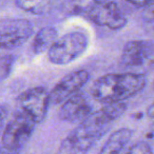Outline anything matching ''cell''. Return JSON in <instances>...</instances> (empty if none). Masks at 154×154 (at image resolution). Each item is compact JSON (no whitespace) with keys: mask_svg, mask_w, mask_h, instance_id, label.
I'll list each match as a JSON object with an SVG mask.
<instances>
[{"mask_svg":"<svg viewBox=\"0 0 154 154\" xmlns=\"http://www.w3.org/2000/svg\"><path fill=\"white\" fill-rule=\"evenodd\" d=\"M145 74L133 72L110 73L97 78L91 87V96L101 103L124 101L146 87Z\"/></svg>","mask_w":154,"mask_h":154,"instance_id":"obj_1","label":"cell"},{"mask_svg":"<svg viewBox=\"0 0 154 154\" xmlns=\"http://www.w3.org/2000/svg\"><path fill=\"white\" fill-rule=\"evenodd\" d=\"M88 47V36L80 31H73L54 41L48 51V58L54 64L66 66L79 58Z\"/></svg>","mask_w":154,"mask_h":154,"instance_id":"obj_2","label":"cell"},{"mask_svg":"<svg viewBox=\"0 0 154 154\" xmlns=\"http://www.w3.org/2000/svg\"><path fill=\"white\" fill-rule=\"evenodd\" d=\"M109 127L100 126L90 117L77 127L61 143V149L76 154H84L103 137Z\"/></svg>","mask_w":154,"mask_h":154,"instance_id":"obj_3","label":"cell"},{"mask_svg":"<svg viewBox=\"0 0 154 154\" xmlns=\"http://www.w3.org/2000/svg\"><path fill=\"white\" fill-rule=\"evenodd\" d=\"M35 126L36 124L29 116L17 111L13 119L5 126L2 134V145L9 149L20 152L30 140Z\"/></svg>","mask_w":154,"mask_h":154,"instance_id":"obj_4","label":"cell"},{"mask_svg":"<svg viewBox=\"0 0 154 154\" xmlns=\"http://www.w3.org/2000/svg\"><path fill=\"white\" fill-rule=\"evenodd\" d=\"M18 111L24 113L36 125L45 120L50 106L49 92L43 87H35L22 92L17 98Z\"/></svg>","mask_w":154,"mask_h":154,"instance_id":"obj_5","label":"cell"},{"mask_svg":"<svg viewBox=\"0 0 154 154\" xmlns=\"http://www.w3.org/2000/svg\"><path fill=\"white\" fill-rule=\"evenodd\" d=\"M33 34V24L22 18L0 20V49H15L24 43Z\"/></svg>","mask_w":154,"mask_h":154,"instance_id":"obj_6","label":"cell"},{"mask_svg":"<svg viewBox=\"0 0 154 154\" xmlns=\"http://www.w3.org/2000/svg\"><path fill=\"white\" fill-rule=\"evenodd\" d=\"M89 79L90 73L87 70H77L69 73L49 92L50 105H61L68 98L79 92Z\"/></svg>","mask_w":154,"mask_h":154,"instance_id":"obj_7","label":"cell"},{"mask_svg":"<svg viewBox=\"0 0 154 154\" xmlns=\"http://www.w3.org/2000/svg\"><path fill=\"white\" fill-rule=\"evenodd\" d=\"M90 21L110 30H120L128 22L126 14L113 0L99 5L86 15Z\"/></svg>","mask_w":154,"mask_h":154,"instance_id":"obj_8","label":"cell"},{"mask_svg":"<svg viewBox=\"0 0 154 154\" xmlns=\"http://www.w3.org/2000/svg\"><path fill=\"white\" fill-rule=\"evenodd\" d=\"M93 108L84 93H77L61 103L58 117L62 122L79 125L90 117Z\"/></svg>","mask_w":154,"mask_h":154,"instance_id":"obj_9","label":"cell"},{"mask_svg":"<svg viewBox=\"0 0 154 154\" xmlns=\"http://www.w3.org/2000/svg\"><path fill=\"white\" fill-rule=\"evenodd\" d=\"M152 43L145 40H131L125 45L122 52V64L127 68L141 66L152 54Z\"/></svg>","mask_w":154,"mask_h":154,"instance_id":"obj_10","label":"cell"},{"mask_svg":"<svg viewBox=\"0 0 154 154\" xmlns=\"http://www.w3.org/2000/svg\"><path fill=\"white\" fill-rule=\"evenodd\" d=\"M126 103L124 101H116V103H105V106L97 110L96 112H93L90 115V118L100 126L110 127V124L124 115L127 111Z\"/></svg>","mask_w":154,"mask_h":154,"instance_id":"obj_11","label":"cell"},{"mask_svg":"<svg viewBox=\"0 0 154 154\" xmlns=\"http://www.w3.org/2000/svg\"><path fill=\"white\" fill-rule=\"evenodd\" d=\"M132 137V131L128 128H122L114 131L99 150L98 154H120Z\"/></svg>","mask_w":154,"mask_h":154,"instance_id":"obj_12","label":"cell"},{"mask_svg":"<svg viewBox=\"0 0 154 154\" xmlns=\"http://www.w3.org/2000/svg\"><path fill=\"white\" fill-rule=\"evenodd\" d=\"M58 38V32L53 26H45L35 35L32 43V49L35 54H41L49 51L54 41Z\"/></svg>","mask_w":154,"mask_h":154,"instance_id":"obj_13","label":"cell"},{"mask_svg":"<svg viewBox=\"0 0 154 154\" xmlns=\"http://www.w3.org/2000/svg\"><path fill=\"white\" fill-rule=\"evenodd\" d=\"M52 2L53 0H16L18 8L34 15L45 14L51 8Z\"/></svg>","mask_w":154,"mask_h":154,"instance_id":"obj_14","label":"cell"},{"mask_svg":"<svg viewBox=\"0 0 154 154\" xmlns=\"http://www.w3.org/2000/svg\"><path fill=\"white\" fill-rule=\"evenodd\" d=\"M110 1V0H70L69 12L72 15H85L98 7L99 5Z\"/></svg>","mask_w":154,"mask_h":154,"instance_id":"obj_15","label":"cell"},{"mask_svg":"<svg viewBox=\"0 0 154 154\" xmlns=\"http://www.w3.org/2000/svg\"><path fill=\"white\" fill-rule=\"evenodd\" d=\"M140 20L143 28L149 31H154V1L143 8Z\"/></svg>","mask_w":154,"mask_h":154,"instance_id":"obj_16","label":"cell"},{"mask_svg":"<svg viewBox=\"0 0 154 154\" xmlns=\"http://www.w3.org/2000/svg\"><path fill=\"white\" fill-rule=\"evenodd\" d=\"M14 64L12 55H3L0 57V82H2L10 75Z\"/></svg>","mask_w":154,"mask_h":154,"instance_id":"obj_17","label":"cell"},{"mask_svg":"<svg viewBox=\"0 0 154 154\" xmlns=\"http://www.w3.org/2000/svg\"><path fill=\"white\" fill-rule=\"evenodd\" d=\"M126 154H154V152L152 147L147 141L140 140L131 146Z\"/></svg>","mask_w":154,"mask_h":154,"instance_id":"obj_18","label":"cell"},{"mask_svg":"<svg viewBox=\"0 0 154 154\" xmlns=\"http://www.w3.org/2000/svg\"><path fill=\"white\" fill-rule=\"evenodd\" d=\"M127 2L130 3L131 5H133L134 8H138V9H141V8H146L147 5H149L150 3H152L154 0H126Z\"/></svg>","mask_w":154,"mask_h":154,"instance_id":"obj_19","label":"cell"},{"mask_svg":"<svg viewBox=\"0 0 154 154\" xmlns=\"http://www.w3.org/2000/svg\"><path fill=\"white\" fill-rule=\"evenodd\" d=\"M8 114H9V109H8L7 106L0 105V130L5 127Z\"/></svg>","mask_w":154,"mask_h":154,"instance_id":"obj_20","label":"cell"},{"mask_svg":"<svg viewBox=\"0 0 154 154\" xmlns=\"http://www.w3.org/2000/svg\"><path fill=\"white\" fill-rule=\"evenodd\" d=\"M0 154H20L19 151H15V150L9 149V148L5 147L3 145L0 146Z\"/></svg>","mask_w":154,"mask_h":154,"instance_id":"obj_21","label":"cell"},{"mask_svg":"<svg viewBox=\"0 0 154 154\" xmlns=\"http://www.w3.org/2000/svg\"><path fill=\"white\" fill-rule=\"evenodd\" d=\"M147 116L149 118L154 119V100L152 101V103L147 108Z\"/></svg>","mask_w":154,"mask_h":154,"instance_id":"obj_22","label":"cell"},{"mask_svg":"<svg viewBox=\"0 0 154 154\" xmlns=\"http://www.w3.org/2000/svg\"><path fill=\"white\" fill-rule=\"evenodd\" d=\"M152 132H153V135H154V125L152 126Z\"/></svg>","mask_w":154,"mask_h":154,"instance_id":"obj_23","label":"cell"}]
</instances>
